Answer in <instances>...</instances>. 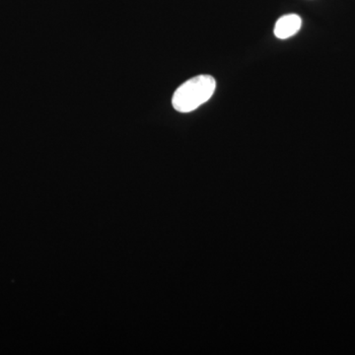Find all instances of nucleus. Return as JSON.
Returning <instances> with one entry per match:
<instances>
[{
	"label": "nucleus",
	"instance_id": "f257e3e1",
	"mask_svg": "<svg viewBox=\"0 0 355 355\" xmlns=\"http://www.w3.org/2000/svg\"><path fill=\"white\" fill-rule=\"evenodd\" d=\"M216 89V81L214 77H193L177 89L172 98L173 107L180 113H191L209 101Z\"/></svg>",
	"mask_w": 355,
	"mask_h": 355
},
{
	"label": "nucleus",
	"instance_id": "f03ea898",
	"mask_svg": "<svg viewBox=\"0 0 355 355\" xmlns=\"http://www.w3.org/2000/svg\"><path fill=\"white\" fill-rule=\"evenodd\" d=\"M302 26V19L297 14H287L282 16L275 26V36L280 40L291 38L297 34Z\"/></svg>",
	"mask_w": 355,
	"mask_h": 355
}]
</instances>
